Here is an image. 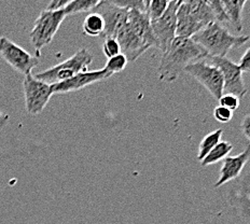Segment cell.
<instances>
[{
	"label": "cell",
	"mask_w": 250,
	"mask_h": 224,
	"mask_svg": "<svg viewBox=\"0 0 250 224\" xmlns=\"http://www.w3.org/2000/svg\"><path fill=\"white\" fill-rule=\"evenodd\" d=\"M93 55L87 49L83 48L67 59L62 62H60L51 68L44 70L43 72L35 75L38 80L48 83L50 85L56 83L64 82L70 78L77 76L80 72L86 71L87 67L92 64Z\"/></svg>",
	"instance_id": "obj_3"
},
{
	"label": "cell",
	"mask_w": 250,
	"mask_h": 224,
	"mask_svg": "<svg viewBox=\"0 0 250 224\" xmlns=\"http://www.w3.org/2000/svg\"><path fill=\"white\" fill-rule=\"evenodd\" d=\"M65 19L66 14L64 10L56 12L44 10L35 20L34 27L29 34V38L38 56L41 54V50L51 43Z\"/></svg>",
	"instance_id": "obj_4"
},
{
	"label": "cell",
	"mask_w": 250,
	"mask_h": 224,
	"mask_svg": "<svg viewBox=\"0 0 250 224\" xmlns=\"http://www.w3.org/2000/svg\"><path fill=\"white\" fill-rule=\"evenodd\" d=\"M100 2V0H71L68 6L64 9V12L66 17L77 13L91 12Z\"/></svg>",
	"instance_id": "obj_21"
},
{
	"label": "cell",
	"mask_w": 250,
	"mask_h": 224,
	"mask_svg": "<svg viewBox=\"0 0 250 224\" xmlns=\"http://www.w3.org/2000/svg\"><path fill=\"white\" fill-rule=\"evenodd\" d=\"M94 12L100 14L105 23V29L101 36L104 39H116L119 31L127 23L128 10L119 8L111 1H101Z\"/></svg>",
	"instance_id": "obj_10"
},
{
	"label": "cell",
	"mask_w": 250,
	"mask_h": 224,
	"mask_svg": "<svg viewBox=\"0 0 250 224\" xmlns=\"http://www.w3.org/2000/svg\"><path fill=\"white\" fill-rule=\"evenodd\" d=\"M25 108L31 116H36L44 110L51 96L53 95L51 85L38 80L33 74L25 76L23 80Z\"/></svg>",
	"instance_id": "obj_6"
},
{
	"label": "cell",
	"mask_w": 250,
	"mask_h": 224,
	"mask_svg": "<svg viewBox=\"0 0 250 224\" xmlns=\"http://www.w3.org/2000/svg\"><path fill=\"white\" fill-rule=\"evenodd\" d=\"M113 4L117 7L125 10H138L140 12L148 13V3L149 0H111Z\"/></svg>",
	"instance_id": "obj_22"
},
{
	"label": "cell",
	"mask_w": 250,
	"mask_h": 224,
	"mask_svg": "<svg viewBox=\"0 0 250 224\" xmlns=\"http://www.w3.org/2000/svg\"><path fill=\"white\" fill-rule=\"evenodd\" d=\"M127 59L123 54H119L117 56L112 57V59H109L106 62L105 70H107L111 76L114 74H118V72H121L125 69V67L127 65Z\"/></svg>",
	"instance_id": "obj_24"
},
{
	"label": "cell",
	"mask_w": 250,
	"mask_h": 224,
	"mask_svg": "<svg viewBox=\"0 0 250 224\" xmlns=\"http://www.w3.org/2000/svg\"><path fill=\"white\" fill-rule=\"evenodd\" d=\"M246 0H223V9L229 20L237 33L243 30V11L246 6Z\"/></svg>",
	"instance_id": "obj_17"
},
{
	"label": "cell",
	"mask_w": 250,
	"mask_h": 224,
	"mask_svg": "<svg viewBox=\"0 0 250 224\" xmlns=\"http://www.w3.org/2000/svg\"><path fill=\"white\" fill-rule=\"evenodd\" d=\"M212 65L220 69L223 77V94H232L238 98H242L247 93V87L245 85L243 71L238 64L234 62L228 57H209Z\"/></svg>",
	"instance_id": "obj_9"
},
{
	"label": "cell",
	"mask_w": 250,
	"mask_h": 224,
	"mask_svg": "<svg viewBox=\"0 0 250 224\" xmlns=\"http://www.w3.org/2000/svg\"><path fill=\"white\" fill-rule=\"evenodd\" d=\"M241 128H242V133L244 134V136L250 142V113L247 114V116L243 119L242 124H241Z\"/></svg>",
	"instance_id": "obj_31"
},
{
	"label": "cell",
	"mask_w": 250,
	"mask_h": 224,
	"mask_svg": "<svg viewBox=\"0 0 250 224\" xmlns=\"http://www.w3.org/2000/svg\"><path fill=\"white\" fill-rule=\"evenodd\" d=\"M219 103H220V106L229 109V110L235 111L239 107L241 102H239V98L235 95H232V94H223L220 100H219Z\"/></svg>",
	"instance_id": "obj_27"
},
{
	"label": "cell",
	"mask_w": 250,
	"mask_h": 224,
	"mask_svg": "<svg viewBox=\"0 0 250 224\" xmlns=\"http://www.w3.org/2000/svg\"><path fill=\"white\" fill-rule=\"evenodd\" d=\"M192 39L207 52L208 56L227 57L231 50L247 43L250 37L247 35L234 36L225 26L213 22L195 34Z\"/></svg>",
	"instance_id": "obj_2"
},
{
	"label": "cell",
	"mask_w": 250,
	"mask_h": 224,
	"mask_svg": "<svg viewBox=\"0 0 250 224\" xmlns=\"http://www.w3.org/2000/svg\"><path fill=\"white\" fill-rule=\"evenodd\" d=\"M111 75L105 69L94 70V71H84L80 72L77 76L70 78L64 82L56 83V84L51 85V90L53 94H66L79 91L81 88H84L93 84V83L101 82L110 78Z\"/></svg>",
	"instance_id": "obj_11"
},
{
	"label": "cell",
	"mask_w": 250,
	"mask_h": 224,
	"mask_svg": "<svg viewBox=\"0 0 250 224\" xmlns=\"http://www.w3.org/2000/svg\"><path fill=\"white\" fill-rule=\"evenodd\" d=\"M238 66L243 72H250V48L245 51Z\"/></svg>",
	"instance_id": "obj_30"
},
{
	"label": "cell",
	"mask_w": 250,
	"mask_h": 224,
	"mask_svg": "<svg viewBox=\"0 0 250 224\" xmlns=\"http://www.w3.org/2000/svg\"><path fill=\"white\" fill-rule=\"evenodd\" d=\"M223 131L222 129H216L215 132L206 135L204 139L202 140L199 145V152H197V160L202 161L204 160L207 154L216 147V145L220 143V139L222 137Z\"/></svg>",
	"instance_id": "obj_20"
},
{
	"label": "cell",
	"mask_w": 250,
	"mask_h": 224,
	"mask_svg": "<svg viewBox=\"0 0 250 224\" xmlns=\"http://www.w3.org/2000/svg\"><path fill=\"white\" fill-rule=\"evenodd\" d=\"M181 1L173 0L169 1L165 13L158 20H151V28L158 41V48L162 51V54L168 49L170 43L176 38L177 27V10Z\"/></svg>",
	"instance_id": "obj_8"
},
{
	"label": "cell",
	"mask_w": 250,
	"mask_h": 224,
	"mask_svg": "<svg viewBox=\"0 0 250 224\" xmlns=\"http://www.w3.org/2000/svg\"><path fill=\"white\" fill-rule=\"evenodd\" d=\"M169 1L167 0H149L148 3V14L150 20H158L165 13L166 9L168 7Z\"/></svg>",
	"instance_id": "obj_23"
},
{
	"label": "cell",
	"mask_w": 250,
	"mask_h": 224,
	"mask_svg": "<svg viewBox=\"0 0 250 224\" xmlns=\"http://www.w3.org/2000/svg\"><path fill=\"white\" fill-rule=\"evenodd\" d=\"M207 3L211 9L213 18H215V22L219 23L220 25L229 23L226 11L225 9H223L222 1H220V0H213V1H207Z\"/></svg>",
	"instance_id": "obj_25"
},
{
	"label": "cell",
	"mask_w": 250,
	"mask_h": 224,
	"mask_svg": "<svg viewBox=\"0 0 250 224\" xmlns=\"http://www.w3.org/2000/svg\"><path fill=\"white\" fill-rule=\"evenodd\" d=\"M185 72L199 81L209 92L215 100H220L223 95V77L220 69L204 60L192 62L186 67Z\"/></svg>",
	"instance_id": "obj_5"
},
{
	"label": "cell",
	"mask_w": 250,
	"mask_h": 224,
	"mask_svg": "<svg viewBox=\"0 0 250 224\" xmlns=\"http://www.w3.org/2000/svg\"><path fill=\"white\" fill-rule=\"evenodd\" d=\"M71 0H53L51 1L48 7H46V11H51V12H56V11H62L64 10L67 6H68L69 2Z\"/></svg>",
	"instance_id": "obj_29"
},
{
	"label": "cell",
	"mask_w": 250,
	"mask_h": 224,
	"mask_svg": "<svg viewBox=\"0 0 250 224\" xmlns=\"http://www.w3.org/2000/svg\"><path fill=\"white\" fill-rule=\"evenodd\" d=\"M186 3L189 13L200 24L202 28H205L207 25L215 22V18H213L212 11L207 1L192 0V1H186Z\"/></svg>",
	"instance_id": "obj_16"
},
{
	"label": "cell",
	"mask_w": 250,
	"mask_h": 224,
	"mask_svg": "<svg viewBox=\"0 0 250 224\" xmlns=\"http://www.w3.org/2000/svg\"><path fill=\"white\" fill-rule=\"evenodd\" d=\"M207 56V52L192 38L176 37L161 57L159 79L168 83L176 81L185 72L187 66Z\"/></svg>",
	"instance_id": "obj_1"
},
{
	"label": "cell",
	"mask_w": 250,
	"mask_h": 224,
	"mask_svg": "<svg viewBox=\"0 0 250 224\" xmlns=\"http://www.w3.org/2000/svg\"><path fill=\"white\" fill-rule=\"evenodd\" d=\"M116 40L121 49V54L126 57L128 61H135L146 51L150 49L133 33L127 23L119 31Z\"/></svg>",
	"instance_id": "obj_12"
},
{
	"label": "cell",
	"mask_w": 250,
	"mask_h": 224,
	"mask_svg": "<svg viewBox=\"0 0 250 224\" xmlns=\"http://www.w3.org/2000/svg\"><path fill=\"white\" fill-rule=\"evenodd\" d=\"M127 24L133 33L147 44L149 48L156 46L158 48V41H156L152 28H151V20L148 13L140 12L138 10H129L127 14Z\"/></svg>",
	"instance_id": "obj_13"
},
{
	"label": "cell",
	"mask_w": 250,
	"mask_h": 224,
	"mask_svg": "<svg viewBox=\"0 0 250 224\" xmlns=\"http://www.w3.org/2000/svg\"><path fill=\"white\" fill-rule=\"evenodd\" d=\"M250 160V144L245 149L242 153L236 156H227L223 160L220 169V177L215 183V187H220L221 185L228 183L241 175L245 165Z\"/></svg>",
	"instance_id": "obj_14"
},
{
	"label": "cell",
	"mask_w": 250,
	"mask_h": 224,
	"mask_svg": "<svg viewBox=\"0 0 250 224\" xmlns=\"http://www.w3.org/2000/svg\"><path fill=\"white\" fill-rule=\"evenodd\" d=\"M0 56L20 74L27 76L39 65L38 57L6 37L0 38Z\"/></svg>",
	"instance_id": "obj_7"
},
{
	"label": "cell",
	"mask_w": 250,
	"mask_h": 224,
	"mask_svg": "<svg viewBox=\"0 0 250 224\" xmlns=\"http://www.w3.org/2000/svg\"><path fill=\"white\" fill-rule=\"evenodd\" d=\"M83 33L91 37H98L102 36L105 29V23L100 14L96 12H92L85 18L82 26Z\"/></svg>",
	"instance_id": "obj_18"
},
{
	"label": "cell",
	"mask_w": 250,
	"mask_h": 224,
	"mask_svg": "<svg viewBox=\"0 0 250 224\" xmlns=\"http://www.w3.org/2000/svg\"><path fill=\"white\" fill-rule=\"evenodd\" d=\"M213 118L216 119V121L220 123H229L233 119V111L222 106H219L213 110Z\"/></svg>",
	"instance_id": "obj_28"
},
{
	"label": "cell",
	"mask_w": 250,
	"mask_h": 224,
	"mask_svg": "<svg viewBox=\"0 0 250 224\" xmlns=\"http://www.w3.org/2000/svg\"><path fill=\"white\" fill-rule=\"evenodd\" d=\"M202 29L200 24L189 13L186 1H181L178 10H177L176 37L192 38Z\"/></svg>",
	"instance_id": "obj_15"
},
{
	"label": "cell",
	"mask_w": 250,
	"mask_h": 224,
	"mask_svg": "<svg viewBox=\"0 0 250 224\" xmlns=\"http://www.w3.org/2000/svg\"><path fill=\"white\" fill-rule=\"evenodd\" d=\"M103 53L105 54L107 59H112V57L121 54V49L118 41L113 38H106L104 39L103 43Z\"/></svg>",
	"instance_id": "obj_26"
},
{
	"label": "cell",
	"mask_w": 250,
	"mask_h": 224,
	"mask_svg": "<svg viewBox=\"0 0 250 224\" xmlns=\"http://www.w3.org/2000/svg\"><path fill=\"white\" fill-rule=\"evenodd\" d=\"M233 150V144L229 142H220L213 148L206 158L202 161V166L216 164L225 160Z\"/></svg>",
	"instance_id": "obj_19"
}]
</instances>
